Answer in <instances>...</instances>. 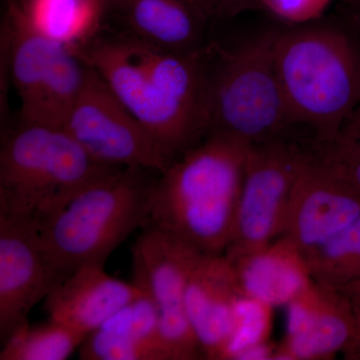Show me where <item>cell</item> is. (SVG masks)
Instances as JSON below:
<instances>
[{"label": "cell", "mask_w": 360, "mask_h": 360, "mask_svg": "<svg viewBox=\"0 0 360 360\" xmlns=\"http://www.w3.org/2000/svg\"><path fill=\"white\" fill-rule=\"evenodd\" d=\"M77 52L175 158L207 135L212 45L177 53L104 23Z\"/></svg>", "instance_id": "1"}, {"label": "cell", "mask_w": 360, "mask_h": 360, "mask_svg": "<svg viewBox=\"0 0 360 360\" xmlns=\"http://www.w3.org/2000/svg\"><path fill=\"white\" fill-rule=\"evenodd\" d=\"M274 63L291 120L326 141L360 105V32L338 11L276 28Z\"/></svg>", "instance_id": "2"}, {"label": "cell", "mask_w": 360, "mask_h": 360, "mask_svg": "<svg viewBox=\"0 0 360 360\" xmlns=\"http://www.w3.org/2000/svg\"><path fill=\"white\" fill-rule=\"evenodd\" d=\"M248 148L208 134L175 158L153 181L148 226L205 255H224L233 236Z\"/></svg>", "instance_id": "3"}, {"label": "cell", "mask_w": 360, "mask_h": 360, "mask_svg": "<svg viewBox=\"0 0 360 360\" xmlns=\"http://www.w3.org/2000/svg\"><path fill=\"white\" fill-rule=\"evenodd\" d=\"M146 172L111 168L39 222L42 246L59 281L80 267L105 264L132 232L148 226L153 181Z\"/></svg>", "instance_id": "4"}, {"label": "cell", "mask_w": 360, "mask_h": 360, "mask_svg": "<svg viewBox=\"0 0 360 360\" xmlns=\"http://www.w3.org/2000/svg\"><path fill=\"white\" fill-rule=\"evenodd\" d=\"M276 34V27L269 28L229 51L212 45L207 135L250 146L295 127L274 63Z\"/></svg>", "instance_id": "5"}, {"label": "cell", "mask_w": 360, "mask_h": 360, "mask_svg": "<svg viewBox=\"0 0 360 360\" xmlns=\"http://www.w3.org/2000/svg\"><path fill=\"white\" fill-rule=\"evenodd\" d=\"M111 168L65 129L22 122L0 153V217L39 224Z\"/></svg>", "instance_id": "6"}, {"label": "cell", "mask_w": 360, "mask_h": 360, "mask_svg": "<svg viewBox=\"0 0 360 360\" xmlns=\"http://www.w3.org/2000/svg\"><path fill=\"white\" fill-rule=\"evenodd\" d=\"M309 150V142L288 134L250 146L233 236L224 252L229 262L281 236L291 191Z\"/></svg>", "instance_id": "7"}, {"label": "cell", "mask_w": 360, "mask_h": 360, "mask_svg": "<svg viewBox=\"0 0 360 360\" xmlns=\"http://www.w3.org/2000/svg\"><path fill=\"white\" fill-rule=\"evenodd\" d=\"M63 129L94 160L161 174L175 160L89 65L86 82Z\"/></svg>", "instance_id": "8"}, {"label": "cell", "mask_w": 360, "mask_h": 360, "mask_svg": "<svg viewBox=\"0 0 360 360\" xmlns=\"http://www.w3.org/2000/svg\"><path fill=\"white\" fill-rule=\"evenodd\" d=\"M201 255L153 226L144 229L132 248V283L155 302L161 341L172 360L203 359L186 305L187 281Z\"/></svg>", "instance_id": "9"}, {"label": "cell", "mask_w": 360, "mask_h": 360, "mask_svg": "<svg viewBox=\"0 0 360 360\" xmlns=\"http://www.w3.org/2000/svg\"><path fill=\"white\" fill-rule=\"evenodd\" d=\"M359 217V189L316 160L309 146L291 191L281 236L292 241L304 255Z\"/></svg>", "instance_id": "10"}, {"label": "cell", "mask_w": 360, "mask_h": 360, "mask_svg": "<svg viewBox=\"0 0 360 360\" xmlns=\"http://www.w3.org/2000/svg\"><path fill=\"white\" fill-rule=\"evenodd\" d=\"M59 278L33 220L0 217V335L6 340L28 323L33 307Z\"/></svg>", "instance_id": "11"}, {"label": "cell", "mask_w": 360, "mask_h": 360, "mask_svg": "<svg viewBox=\"0 0 360 360\" xmlns=\"http://www.w3.org/2000/svg\"><path fill=\"white\" fill-rule=\"evenodd\" d=\"M286 307V335L274 360L333 359L354 340V312L343 293L312 281Z\"/></svg>", "instance_id": "12"}, {"label": "cell", "mask_w": 360, "mask_h": 360, "mask_svg": "<svg viewBox=\"0 0 360 360\" xmlns=\"http://www.w3.org/2000/svg\"><path fill=\"white\" fill-rule=\"evenodd\" d=\"M104 23L177 53H193L207 46L210 20L191 0H108Z\"/></svg>", "instance_id": "13"}, {"label": "cell", "mask_w": 360, "mask_h": 360, "mask_svg": "<svg viewBox=\"0 0 360 360\" xmlns=\"http://www.w3.org/2000/svg\"><path fill=\"white\" fill-rule=\"evenodd\" d=\"M240 293L233 265L224 255H202L187 281V316L203 359L221 360Z\"/></svg>", "instance_id": "14"}, {"label": "cell", "mask_w": 360, "mask_h": 360, "mask_svg": "<svg viewBox=\"0 0 360 360\" xmlns=\"http://www.w3.org/2000/svg\"><path fill=\"white\" fill-rule=\"evenodd\" d=\"M141 293L134 283L106 274L104 265H86L56 283L45 309L49 319L87 338Z\"/></svg>", "instance_id": "15"}, {"label": "cell", "mask_w": 360, "mask_h": 360, "mask_svg": "<svg viewBox=\"0 0 360 360\" xmlns=\"http://www.w3.org/2000/svg\"><path fill=\"white\" fill-rule=\"evenodd\" d=\"M231 262L240 293L272 307H286L312 281L302 250L285 236Z\"/></svg>", "instance_id": "16"}, {"label": "cell", "mask_w": 360, "mask_h": 360, "mask_svg": "<svg viewBox=\"0 0 360 360\" xmlns=\"http://www.w3.org/2000/svg\"><path fill=\"white\" fill-rule=\"evenodd\" d=\"M97 360H172L160 335V314L143 291L92 333Z\"/></svg>", "instance_id": "17"}, {"label": "cell", "mask_w": 360, "mask_h": 360, "mask_svg": "<svg viewBox=\"0 0 360 360\" xmlns=\"http://www.w3.org/2000/svg\"><path fill=\"white\" fill-rule=\"evenodd\" d=\"M33 30L78 51L103 28L105 9L101 0H15Z\"/></svg>", "instance_id": "18"}, {"label": "cell", "mask_w": 360, "mask_h": 360, "mask_svg": "<svg viewBox=\"0 0 360 360\" xmlns=\"http://www.w3.org/2000/svg\"><path fill=\"white\" fill-rule=\"evenodd\" d=\"M304 257L314 283L345 292L360 281V217Z\"/></svg>", "instance_id": "19"}, {"label": "cell", "mask_w": 360, "mask_h": 360, "mask_svg": "<svg viewBox=\"0 0 360 360\" xmlns=\"http://www.w3.org/2000/svg\"><path fill=\"white\" fill-rule=\"evenodd\" d=\"M85 338L51 319L35 326L28 322L4 340L0 360H65Z\"/></svg>", "instance_id": "20"}, {"label": "cell", "mask_w": 360, "mask_h": 360, "mask_svg": "<svg viewBox=\"0 0 360 360\" xmlns=\"http://www.w3.org/2000/svg\"><path fill=\"white\" fill-rule=\"evenodd\" d=\"M309 146L316 160L360 191V105L333 137Z\"/></svg>", "instance_id": "21"}, {"label": "cell", "mask_w": 360, "mask_h": 360, "mask_svg": "<svg viewBox=\"0 0 360 360\" xmlns=\"http://www.w3.org/2000/svg\"><path fill=\"white\" fill-rule=\"evenodd\" d=\"M274 307L239 293L234 307L233 326L221 360H240L248 350L269 342Z\"/></svg>", "instance_id": "22"}, {"label": "cell", "mask_w": 360, "mask_h": 360, "mask_svg": "<svg viewBox=\"0 0 360 360\" xmlns=\"http://www.w3.org/2000/svg\"><path fill=\"white\" fill-rule=\"evenodd\" d=\"M333 0H257L262 11H266L284 25H303L326 16Z\"/></svg>", "instance_id": "23"}, {"label": "cell", "mask_w": 360, "mask_h": 360, "mask_svg": "<svg viewBox=\"0 0 360 360\" xmlns=\"http://www.w3.org/2000/svg\"><path fill=\"white\" fill-rule=\"evenodd\" d=\"M210 22L231 20L250 11H262L257 0H191Z\"/></svg>", "instance_id": "24"}, {"label": "cell", "mask_w": 360, "mask_h": 360, "mask_svg": "<svg viewBox=\"0 0 360 360\" xmlns=\"http://www.w3.org/2000/svg\"><path fill=\"white\" fill-rule=\"evenodd\" d=\"M347 296L354 312L355 330L354 340L343 352L345 359L360 360V281L343 292Z\"/></svg>", "instance_id": "25"}, {"label": "cell", "mask_w": 360, "mask_h": 360, "mask_svg": "<svg viewBox=\"0 0 360 360\" xmlns=\"http://www.w3.org/2000/svg\"><path fill=\"white\" fill-rule=\"evenodd\" d=\"M336 11L360 32V0H335Z\"/></svg>", "instance_id": "26"}, {"label": "cell", "mask_w": 360, "mask_h": 360, "mask_svg": "<svg viewBox=\"0 0 360 360\" xmlns=\"http://www.w3.org/2000/svg\"><path fill=\"white\" fill-rule=\"evenodd\" d=\"M101 2H103V4L104 6V9H105V4H106V2L108 1V0H101Z\"/></svg>", "instance_id": "27"}]
</instances>
